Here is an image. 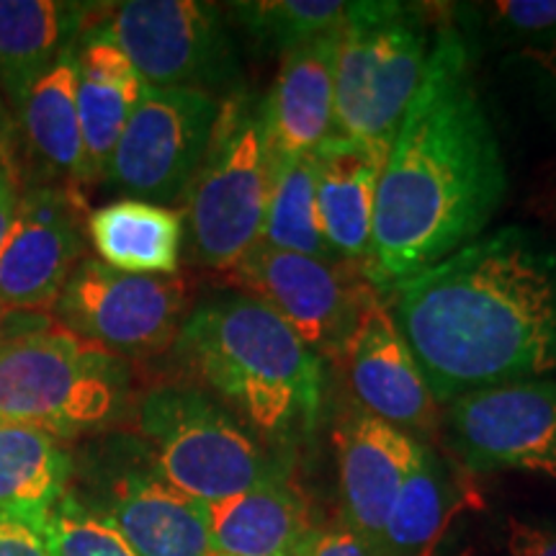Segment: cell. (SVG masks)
Wrapping results in <instances>:
<instances>
[{
	"label": "cell",
	"mask_w": 556,
	"mask_h": 556,
	"mask_svg": "<svg viewBox=\"0 0 556 556\" xmlns=\"http://www.w3.org/2000/svg\"><path fill=\"white\" fill-rule=\"evenodd\" d=\"M232 276L242 294L266 304L319 358H343L361 309L379 291L348 263L307 258L263 242Z\"/></svg>",
	"instance_id": "obj_11"
},
{
	"label": "cell",
	"mask_w": 556,
	"mask_h": 556,
	"mask_svg": "<svg viewBox=\"0 0 556 556\" xmlns=\"http://www.w3.org/2000/svg\"><path fill=\"white\" fill-rule=\"evenodd\" d=\"M336 448L348 528L374 548L426 446L407 430L358 407L338 426Z\"/></svg>",
	"instance_id": "obj_15"
},
{
	"label": "cell",
	"mask_w": 556,
	"mask_h": 556,
	"mask_svg": "<svg viewBox=\"0 0 556 556\" xmlns=\"http://www.w3.org/2000/svg\"><path fill=\"white\" fill-rule=\"evenodd\" d=\"M173 348L178 364L255 433L281 441L317 422L323 358L255 296L229 291L199 302Z\"/></svg>",
	"instance_id": "obj_3"
},
{
	"label": "cell",
	"mask_w": 556,
	"mask_h": 556,
	"mask_svg": "<svg viewBox=\"0 0 556 556\" xmlns=\"http://www.w3.org/2000/svg\"><path fill=\"white\" fill-rule=\"evenodd\" d=\"M443 422L469 469L556 479V379L475 389L446 402Z\"/></svg>",
	"instance_id": "obj_12"
},
{
	"label": "cell",
	"mask_w": 556,
	"mask_h": 556,
	"mask_svg": "<svg viewBox=\"0 0 556 556\" xmlns=\"http://www.w3.org/2000/svg\"><path fill=\"white\" fill-rule=\"evenodd\" d=\"M518 58L531 62L533 73H539L541 86H544L548 99H552L556 106V41H552V45L546 47H539V50L518 52Z\"/></svg>",
	"instance_id": "obj_35"
},
{
	"label": "cell",
	"mask_w": 556,
	"mask_h": 556,
	"mask_svg": "<svg viewBox=\"0 0 556 556\" xmlns=\"http://www.w3.org/2000/svg\"><path fill=\"white\" fill-rule=\"evenodd\" d=\"M214 556H227V554H214Z\"/></svg>",
	"instance_id": "obj_37"
},
{
	"label": "cell",
	"mask_w": 556,
	"mask_h": 556,
	"mask_svg": "<svg viewBox=\"0 0 556 556\" xmlns=\"http://www.w3.org/2000/svg\"><path fill=\"white\" fill-rule=\"evenodd\" d=\"M312 155L325 240L338 261L368 278L374 261V206L389 152L332 137Z\"/></svg>",
	"instance_id": "obj_16"
},
{
	"label": "cell",
	"mask_w": 556,
	"mask_h": 556,
	"mask_svg": "<svg viewBox=\"0 0 556 556\" xmlns=\"http://www.w3.org/2000/svg\"><path fill=\"white\" fill-rule=\"evenodd\" d=\"M88 235L106 266L135 276H176L184 219L168 206L119 199L96 208Z\"/></svg>",
	"instance_id": "obj_23"
},
{
	"label": "cell",
	"mask_w": 556,
	"mask_h": 556,
	"mask_svg": "<svg viewBox=\"0 0 556 556\" xmlns=\"http://www.w3.org/2000/svg\"><path fill=\"white\" fill-rule=\"evenodd\" d=\"M103 29L148 88H191L217 96L240 83L227 13L201 0H129Z\"/></svg>",
	"instance_id": "obj_8"
},
{
	"label": "cell",
	"mask_w": 556,
	"mask_h": 556,
	"mask_svg": "<svg viewBox=\"0 0 556 556\" xmlns=\"http://www.w3.org/2000/svg\"><path fill=\"white\" fill-rule=\"evenodd\" d=\"M304 556H377L374 548L366 544L351 528H317L315 539Z\"/></svg>",
	"instance_id": "obj_32"
},
{
	"label": "cell",
	"mask_w": 556,
	"mask_h": 556,
	"mask_svg": "<svg viewBox=\"0 0 556 556\" xmlns=\"http://www.w3.org/2000/svg\"><path fill=\"white\" fill-rule=\"evenodd\" d=\"M435 402L556 379V235L507 225L387 291Z\"/></svg>",
	"instance_id": "obj_1"
},
{
	"label": "cell",
	"mask_w": 556,
	"mask_h": 556,
	"mask_svg": "<svg viewBox=\"0 0 556 556\" xmlns=\"http://www.w3.org/2000/svg\"><path fill=\"white\" fill-rule=\"evenodd\" d=\"M41 533L52 556H137L106 518L73 495L47 516Z\"/></svg>",
	"instance_id": "obj_29"
},
{
	"label": "cell",
	"mask_w": 556,
	"mask_h": 556,
	"mask_svg": "<svg viewBox=\"0 0 556 556\" xmlns=\"http://www.w3.org/2000/svg\"><path fill=\"white\" fill-rule=\"evenodd\" d=\"M458 505L462 500L454 497V484L448 482L446 469L426 446L420 464L405 479L392 510H389L374 554L430 556Z\"/></svg>",
	"instance_id": "obj_25"
},
{
	"label": "cell",
	"mask_w": 556,
	"mask_h": 556,
	"mask_svg": "<svg viewBox=\"0 0 556 556\" xmlns=\"http://www.w3.org/2000/svg\"><path fill=\"white\" fill-rule=\"evenodd\" d=\"M9 135V127H5V116H3V106H0V139Z\"/></svg>",
	"instance_id": "obj_36"
},
{
	"label": "cell",
	"mask_w": 556,
	"mask_h": 556,
	"mask_svg": "<svg viewBox=\"0 0 556 556\" xmlns=\"http://www.w3.org/2000/svg\"><path fill=\"white\" fill-rule=\"evenodd\" d=\"M338 31L283 54L270 96L261 101L270 160L312 155L336 137Z\"/></svg>",
	"instance_id": "obj_17"
},
{
	"label": "cell",
	"mask_w": 556,
	"mask_h": 556,
	"mask_svg": "<svg viewBox=\"0 0 556 556\" xmlns=\"http://www.w3.org/2000/svg\"><path fill=\"white\" fill-rule=\"evenodd\" d=\"M9 135L0 139V242H3L5 232H9L13 214H16V206L21 199V186L16 176L18 168L16 163H13Z\"/></svg>",
	"instance_id": "obj_33"
},
{
	"label": "cell",
	"mask_w": 556,
	"mask_h": 556,
	"mask_svg": "<svg viewBox=\"0 0 556 556\" xmlns=\"http://www.w3.org/2000/svg\"><path fill=\"white\" fill-rule=\"evenodd\" d=\"M222 99L191 88H144L106 178L129 199L165 206L184 199L204 163Z\"/></svg>",
	"instance_id": "obj_9"
},
{
	"label": "cell",
	"mask_w": 556,
	"mask_h": 556,
	"mask_svg": "<svg viewBox=\"0 0 556 556\" xmlns=\"http://www.w3.org/2000/svg\"><path fill=\"white\" fill-rule=\"evenodd\" d=\"M152 469L199 503H219L274 475L250 430L201 387H160L139 405Z\"/></svg>",
	"instance_id": "obj_7"
},
{
	"label": "cell",
	"mask_w": 556,
	"mask_h": 556,
	"mask_svg": "<svg viewBox=\"0 0 556 556\" xmlns=\"http://www.w3.org/2000/svg\"><path fill=\"white\" fill-rule=\"evenodd\" d=\"M454 24L433 52L389 148L374 206L368 281L394 289L484 235L503 206L507 170Z\"/></svg>",
	"instance_id": "obj_2"
},
{
	"label": "cell",
	"mask_w": 556,
	"mask_h": 556,
	"mask_svg": "<svg viewBox=\"0 0 556 556\" xmlns=\"http://www.w3.org/2000/svg\"><path fill=\"white\" fill-rule=\"evenodd\" d=\"M507 556H556V528L507 518Z\"/></svg>",
	"instance_id": "obj_30"
},
{
	"label": "cell",
	"mask_w": 556,
	"mask_h": 556,
	"mask_svg": "<svg viewBox=\"0 0 556 556\" xmlns=\"http://www.w3.org/2000/svg\"><path fill=\"white\" fill-rule=\"evenodd\" d=\"M348 5L340 0H253L229 5L227 18L263 50L283 58L309 41L336 34L343 26Z\"/></svg>",
	"instance_id": "obj_27"
},
{
	"label": "cell",
	"mask_w": 556,
	"mask_h": 556,
	"mask_svg": "<svg viewBox=\"0 0 556 556\" xmlns=\"http://www.w3.org/2000/svg\"><path fill=\"white\" fill-rule=\"evenodd\" d=\"M0 556H52L45 533L29 520L0 513Z\"/></svg>",
	"instance_id": "obj_31"
},
{
	"label": "cell",
	"mask_w": 556,
	"mask_h": 556,
	"mask_svg": "<svg viewBox=\"0 0 556 556\" xmlns=\"http://www.w3.org/2000/svg\"><path fill=\"white\" fill-rule=\"evenodd\" d=\"M73 475L60 438L26 422L0 420V513L37 528L67 497Z\"/></svg>",
	"instance_id": "obj_24"
},
{
	"label": "cell",
	"mask_w": 556,
	"mask_h": 556,
	"mask_svg": "<svg viewBox=\"0 0 556 556\" xmlns=\"http://www.w3.org/2000/svg\"><path fill=\"white\" fill-rule=\"evenodd\" d=\"M435 34L430 37L422 5L397 0L348 5L336 50V137L389 152L426 78Z\"/></svg>",
	"instance_id": "obj_4"
},
{
	"label": "cell",
	"mask_w": 556,
	"mask_h": 556,
	"mask_svg": "<svg viewBox=\"0 0 556 556\" xmlns=\"http://www.w3.org/2000/svg\"><path fill=\"white\" fill-rule=\"evenodd\" d=\"M73 54L78 70L75 96H78L83 142H86L90 184H96L106 178L116 142L148 86L127 54L109 37L103 24L86 26Z\"/></svg>",
	"instance_id": "obj_20"
},
{
	"label": "cell",
	"mask_w": 556,
	"mask_h": 556,
	"mask_svg": "<svg viewBox=\"0 0 556 556\" xmlns=\"http://www.w3.org/2000/svg\"><path fill=\"white\" fill-rule=\"evenodd\" d=\"M129 387L127 361L54 325L0 351V420L54 438L83 435L119 417Z\"/></svg>",
	"instance_id": "obj_5"
},
{
	"label": "cell",
	"mask_w": 556,
	"mask_h": 556,
	"mask_svg": "<svg viewBox=\"0 0 556 556\" xmlns=\"http://www.w3.org/2000/svg\"><path fill=\"white\" fill-rule=\"evenodd\" d=\"M99 516L109 520L137 556H214L206 507L173 490L155 469H131L114 479Z\"/></svg>",
	"instance_id": "obj_18"
},
{
	"label": "cell",
	"mask_w": 556,
	"mask_h": 556,
	"mask_svg": "<svg viewBox=\"0 0 556 556\" xmlns=\"http://www.w3.org/2000/svg\"><path fill=\"white\" fill-rule=\"evenodd\" d=\"M270 184L263 106L222 101L204 163L186 191V245L193 263L232 270L261 242Z\"/></svg>",
	"instance_id": "obj_6"
},
{
	"label": "cell",
	"mask_w": 556,
	"mask_h": 556,
	"mask_svg": "<svg viewBox=\"0 0 556 556\" xmlns=\"http://www.w3.org/2000/svg\"><path fill=\"white\" fill-rule=\"evenodd\" d=\"M454 26L464 41L482 39L516 52L539 50L556 41V0H497V3L456 5Z\"/></svg>",
	"instance_id": "obj_28"
},
{
	"label": "cell",
	"mask_w": 556,
	"mask_h": 556,
	"mask_svg": "<svg viewBox=\"0 0 556 556\" xmlns=\"http://www.w3.org/2000/svg\"><path fill=\"white\" fill-rule=\"evenodd\" d=\"M340 361L361 409L407 433L435 430L438 402L379 291L361 309Z\"/></svg>",
	"instance_id": "obj_14"
},
{
	"label": "cell",
	"mask_w": 556,
	"mask_h": 556,
	"mask_svg": "<svg viewBox=\"0 0 556 556\" xmlns=\"http://www.w3.org/2000/svg\"><path fill=\"white\" fill-rule=\"evenodd\" d=\"M83 199L62 186H31L0 242V307H54L70 274L83 261Z\"/></svg>",
	"instance_id": "obj_13"
},
{
	"label": "cell",
	"mask_w": 556,
	"mask_h": 556,
	"mask_svg": "<svg viewBox=\"0 0 556 556\" xmlns=\"http://www.w3.org/2000/svg\"><path fill=\"white\" fill-rule=\"evenodd\" d=\"M261 242L317 261H338L317 212L315 155L270 160V184ZM343 263V261H338Z\"/></svg>",
	"instance_id": "obj_26"
},
{
	"label": "cell",
	"mask_w": 556,
	"mask_h": 556,
	"mask_svg": "<svg viewBox=\"0 0 556 556\" xmlns=\"http://www.w3.org/2000/svg\"><path fill=\"white\" fill-rule=\"evenodd\" d=\"M50 325L52 319L41 315V312L0 307V351H3L5 345H11L13 340L50 328Z\"/></svg>",
	"instance_id": "obj_34"
},
{
	"label": "cell",
	"mask_w": 556,
	"mask_h": 556,
	"mask_svg": "<svg viewBox=\"0 0 556 556\" xmlns=\"http://www.w3.org/2000/svg\"><path fill=\"white\" fill-rule=\"evenodd\" d=\"M88 9L60 0H0V86L21 109L29 90L78 45Z\"/></svg>",
	"instance_id": "obj_22"
},
{
	"label": "cell",
	"mask_w": 556,
	"mask_h": 556,
	"mask_svg": "<svg viewBox=\"0 0 556 556\" xmlns=\"http://www.w3.org/2000/svg\"><path fill=\"white\" fill-rule=\"evenodd\" d=\"M186 283L178 276H135L83 258L54 312L62 328L116 356H152L176 343L186 323Z\"/></svg>",
	"instance_id": "obj_10"
},
{
	"label": "cell",
	"mask_w": 556,
	"mask_h": 556,
	"mask_svg": "<svg viewBox=\"0 0 556 556\" xmlns=\"http://www.w3.org/2000/svg\"><path fill=\"white\" fill-rule=\"evenodd\" d=\"M204 507L217 554L304 556L317 533L307 497L276 475Z\"/></svg>",
	"instance_id": "obj_19"
},
{
	"label": "cell",
	"mask_w": 556,
	"mask_h": 556,
	"mask_svg": "<svg viewBox=\"0 0 556 556\" xmlns=\"http://www.w3.org/2000/svg\"><path fill=\"white\" fill-rule=\"evenodd\" d=\"M73 50L29 90L18 116L26 155L37 165L39 176L50 178L52 186L80 193L90 184V170L75 96L78 70Z\"/></svg>",
	"instance_id": "obj_21"
}]
</instances>
